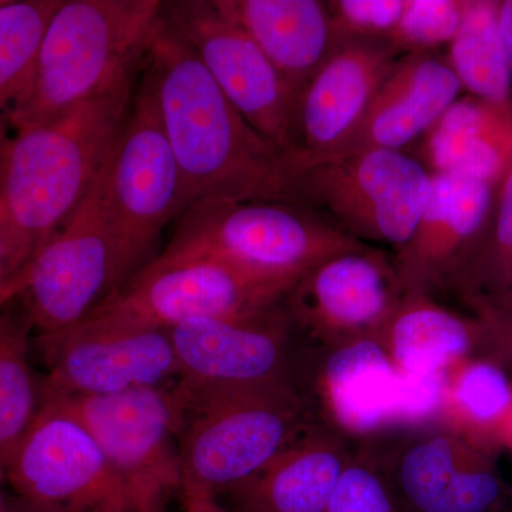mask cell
Instances as JSON below:
<instances>
[{"mask_svg":"<svg viewBox=\"0 0 512 512\" xmlns=\"http://www.w3.org/2000/svg\"><path fill=\"white\" fill-rule=\"evenodd\" d=\"M141 72L156 97L187 207L201 200L291 202L285 154L242 117L161 13Z\"/></svg>","mask_w":512,"mask_h":512,"instance_id":"cell-1","label":"cell"},{"mask_svg":"<svg viewBox=\"0 0 512 512\" xmlns=\"http://www.w3.org/2000/svg\"><path fill=\"white\" fill-rule=\"evenodd\" d=\"M136 77L0 141V232L16 274L79 208L103 170Z\"/></svg>","mask_w":512,"mask_h":512,"instance_id":"cell-2","label":"cell"},{"mask_svg":"<svg viewBox=\"0 0 512 512\" xmlns=\"http://www.w3.org/2000/svg\"><path fill=\"white\" fill-rule=\"evenodd\" d=\"M160 0H62L40 40L10 133L42 126L141 72Z\"/></svg>","mask_w":512,"mask_h":512,"instance_id":"cell-3","label":"cell"},{"mask_svg":"<svg viewBox=\"0 0 512 512\" xmlns=\"http://www.w3.org/2000/svg\"><path fill=\"white\" fill-rule=\"evenodd\" d=\"M183 487L218 497L262 470L315 423L292 380L256 386L170 387Z\"/></svg>","mask_w":512,"mask_h":512,"instance_id":"cell-4","label":"cell"},{"mask_svg":"<svg viewBox=\"0 0 512 512\" xmlns=\"http://www.w3.org/2000/svg\"><path fill=\"white\" fill-rule=\"evenodd\" d=\"M366 247L322 215L292 202L201 200L175 221L164 258L222 259L299 281L332 256Z\"/></svg>","mask_w":512,"mask_h":512,"instance_id":"cell-5","label":"cell"},{"mask_svg":"<svg viewBox=\"0 0 512 512\" xmlns=\"http://www.w3.org/2000/svg\"><path fill=\"white\" fill-rule=\"evenodd\" d=\"M433 175L406 151L367 150L293 168L291 202L366 245L394 252L412 239L429 202Z\"/></svg>","mask_w":512,"mask_h":512,"instance_id":"cell-6","label":"cell"},{"mask_svg":"<svg viewBox=\"0 0 512 512\" xmlns=\"http://www.w3.org/2000/svg\"><path fill=\"white\" fill-rule=\"evenodd\" d=\"M296 282L207 256L158 255L82 322L170 330L195 319L249 318L282 305Z\"/></svg>","mask_w":512,"mask_h":512,"instance_id":"cell-7","label":"cell"},{"mask_svg":"<svg viewBox=\"0 0 512 512\" xmlns=\"http://www.w3.org/2000/svg\"><path fill=\"white\" fill-rule=\"evenodd\" d=\"M20 274L18 301L39 336L72 329L136 274L111 221L103 170L72 217Z\"/></svg>","mask_w":512,"mask_h":512,"instance_id":"cell-8","label":"cell"},{"mask_svg":"<svg viewBox=\"0 0 512 512\" xmlns=\"http://www.w3.org/2000/svg\"><path fill=\"white\" fill-rule=\"evenodd\" d=\"M140 74L137 92L103 167L111 221L136 272L147 265V256L164 228L187 208L183 177L156 97L147 77Z\"/></svg>","mask_w":512,"mask_h":512,"instance_id":"cell-9","label":"cell"},{"mask_svg":"<svg viewBox=\"0 0 512 512\" xmlns=\"http://www.w3.org/2000/svg\"><path fill=\"white\" fill-rule=\"evenodd\" d=\"M3 471L36 512H137L99 444L55 400L43 402Z\"/></svg>","mask_w":512,"mask_h":512,"instance_id":"cell-10","label":"cell"},{"mask_svg":"<svg viewBox=\"0 0 512 512\" xmlns=\"http://www.w3.org/2000/svg\"><path fill=\"white\" fill-rule=\"evenodd\" d=\"M49 400L89 431L126 485L137 512H164L165 501L183 485L170 387Z\"/></svg>","mask_w":512,"mask_h":512,"instance_id":"cell-11","label":"cell"},{"mask_svg":"<svg viewBox=\"0 0 512 512\" xmlns=\"http://www.w3.org/2000/svg\"><path fill=\"white\" fill-rule=\"evenodd\" d=\"M161 18L190 46L242 117L288 157L295 96L254 40L215 0L163 2Z\"/></svg>","mask_w":512,"mask_h":512,"instance_id":"cell-12","label":"cell"},{"mask_svg":"<svg viewBox=\"0 0 512 512\" xmlns=\"http://www.w3.org/2000/svg\"><path fill=\"white\" fill-rule=\"evenodd\" d=\"M404 295L393 258L366 247L332 256L292 286L284 308L323 352L376 338Z\"/></svg>","mask_w":512,"mask_h":512,"instance_id":"cell-13","label":"cell"},{"mask_svg":"<svg viewBox=\"0 0 512 512\" xmlns=\"http://www.w3.org/2000/svg\"><path fill=\"white\" fill-rule=\"evenodd\" d=\"M39 342L49 366L42 379L43 402L171 387L181 377L168 330L82 322L57 335L39 336Z\"/></svg>","mask_w":512,"mask_h":512,"instance_id":"cell-14","label":"cell"},{"mask_svg":"<svg viewBox=\"0 0 512 512\" xmlns=\"http://www.w3.org/2000/svg\"><path fill=\"white\" fill-rule=\"evenodd\" d=\"M370 441L362 451L380 471L403 512H501L500 478L471 466L461 441L436 424Z\"/></svg>","mask_w":512,"mask_h":512,"instance_id":"cell-15","label":"cell"},{"mask_svg":"<svg viewBox=\"0 0 512 512\" xmlns=\"http://www.w3.org/2000/svg\"><path fill=\"white\" fill-rule=\"evenodd\" d=\"M404 55L387 37L338 36L296 97L286 157L291 171L330 156L348 140Z\"/></svg>","mask_w":512,"mask_h":512,"instance_id":"cell-16","label":"cell"},{"mask_svg":"<svg viewBox=\"0 0 512 512\" xmlns=\"http://www.w3.org/2000/svg\"><path fill=\"white\" fill-rule=\"evenodd\" d=\"M293 328L282 305L242 319H195L168 330L180 380L197 387H244L292 380Z\"/></svg>","mask_w":512,"mask_h":512,"instance_id":"cell-17","label":"cell"},{"mask_svg":"<svg viewBox=\"0 0 512 512\" xmlns=\"http://www.w3.org/2000/svg\"><path fill=\"white\" fill-rule=\"evenodd\" d=\"M497 185L458 175H433L419 225L393 256L404 293L433 295L448 285L483 232Z\"/></svg>","mask_w":512,"mask_h":512,"instance_id":"cell-18","label":"cell"},{"mask_svg":"<svg viewBox=\"0 0 512 512\" xmlns=\"http://www.w3.org/2000/svg\"><path fill=\"white\" fill-rule=\"evenodd\" d=\"M461 89L447 59L433 52L404 55L380 84L348 140L320 160L367 150L404 151L446 113Z\"/></svg>","mask_w":512,"mask_h":512,"instance_id":"cell-19","label":"cell"},{"mask_svg":"<svg viewBox=\"0 0 512 512\" xmlns=\"http://www.w3.org/2000/svg\"><path fill=\"white\" fill-rule=\"evenodd\" d=\"M352 454L342 431L315 421L225 495L234 504L232 512H325Z\"/></svg>","mask_w":512,"mask_h":512,"instance_id":"cell-20","label":"cell"},{"mask_svg":"<svg viewBox=\"0 0 512 512\" xmlns=\"http://www.w3.org/2000/svg\"><path fill=\"white\" fill-rule=\"evenodd\" d=\"M316 389L330 424L356 436L396 429L400 372L376 338L323 352Z\"/></svg>","mask_w":512,"mask_h":512,"instance_id":"cell-21","label":"cell"},{"mask_svg":"<svg viewBox=\"0 0 512 512\" xmlns=\"http://www.w3.org/2000/svg\"><path fill=\"white\" fill-rule=\"evenodd\" d=\"M271 60L298 97L338 40L328 2L319 0H215Z\"/></svg>","mask_w":512,"mask_h":512,"instance_id":"cell-22","label":"cell"},{"mask_svg":"<svg viewBox=\"0 0 512 512\" xmlns=\"http://www.w3.org/2000/svg\"><path fill=\"white\" fill-rule=\"evenodd\" d=\"M419 141L414 157L431 175L498 184L512 163V103L457 99Z\"/></svg>","mask_w":512,"mask_h":512,"instance_id":"cell-23","label":"cell"},{"mask_svg":"<svg viewBox=\"0 0 512 512\" xmlns=\"http://www.w3.org/2000/svg\"><path fill=\"white\" fill-rule=\"evenodd\" d=\"M473 326L434 301L433 295L404 293L376 339L397 370L412 375L446 372L466 355Z\"/></svg>","mask_w":512,"mask_h":512,"instance_id":"cell-24","label":"cell"},{"mask_svg":"<svg viewBox=\"0 0 512 512\" xmlns=\"http://www.w3.org/2000/svg\"><path fill=\"white\" fill-rule=\"evenodd\" d=\"M30 325L18 298L0 312V467L13 453L43 404L42 380L29 362ZM5 473V471H3Z\"/></svg>","mask_w":512,"mask_h":512,"instance_id":"cell-25","label":"cell"},{"mask_svg":"<svg viewBox=\"0 0 512 512\" xmlns=\"http://www.w3.org/2000/svg\"><path fill=\"white\" fill-rule=\"evenodd\" d=\"M500 2H463L460 26L450 42L448 63L461 86L478 99L512 103V73L498 22Z\"/></svg>","mask_w":512,"mask_h":512,"instance_id":"cell-26","label":"cell"},{"mask_svg":"<svg viewBox=\"0 0 512 512\" xmlns=\"http://www.w3.org/2000/svg\"><path fill=\"white\" fill-rule=\"evenodd\" d=\"M62 0H3L0 5V141L28 79L40 40Z\"/></svg>","mask_w":512,"mask_h":512,"instance_id":"cell-27","label":"cell"},{"mask_svg":"<svg viewBox=\"0 0 512 512\" xmlns=\"http://www.w3.org/2000/svg\"><path fill=\"white\" fill-rule=\"evenodd\" d=\"M448 285L478 298H493L512 285V163L495 190L483 232Z\"/></svg>","mask_w":512,"mask_h":512,"instance_id":"cell-28","label":"cell"},{"mask_svg":"<svg viewBox=\"0 0 512 512\" xmlns=\"http://www.w3.org/2000/svg\"><path fill=\"white\" fill-rule=\"evenodd\" d=\"M512 387L503 370L491 363L474 362L456 376L448 372L446 414H460L477 424H490L510 410Z\"/></svg>","mask_w":512,"mask_h":512,"instance_id":"cell-29","label":"cell"},{"mask_svg":"<svg viewBox=\"0 0 512 512\" xmlns=\"http://www.w3.org/2000/svg\"><path fill=\"white\" fill-rule=\"evenodd\" d=\"M463 2L458 0H404L399 23L389 39L403 53H430L450 45L460 26Z\"/></svg>","mask_w":512,"mask_h":512,"instance_id":"cell-30","label":"cell"},{"mask_svg":"<svg viewBox=\"0 0 512 512\" xmlns=\"http://www.w3.org/2000/svg\"><path fill=\"white\" fill-rule=\"evenodd\" d=\"M325 512H403L375 464L352 454Z\"/></svg>","mask_w":512,"mask_h":512,"instance_id":"cell-31","label":"cell"},{"mask_svg":"<svg viewBox=\"0 0 512 512\" xmlns=\"http://www.w3.org/2000/svg\"><path fill=\"white\" fill-rule=\"evenodd\" d=\"M338 36L392 35L404 9V0H336L328 2Z\"/></svg>","mask_w":512,"mask_h":512,"instance_id":"cell-32","label":"cell"},{"mask_svg":"<svg viewBox=\"0 0 512 512\" xmlns=\"http://www.w3.org/2000/svg\"><path fill=\"white\" fill-rule=\"evenodd\" d=\"M483 311L488 325L512 332V285L493 298L485 299Z\"/></svg>","mask_w":512,"mask_h":512,"instance_id":"cell-33","label":"cell"},{"mask_svg":"<svg viewBox=\"0 0 512 512\" xmlns=\"http://www.w3.org/2000/svg\"><path fill=\"white\" fill-rule=\"evenodd\" d=\"M181 497H183L185 512H229L218 501V497L205 491L195 490V488H181Z\"/></svg>","mask_w":512,"mask_h":512,"instance_id":"cell-34","label":"cell"},{"mask_svg":"<svg viewBox=\"0 0 512 512\" xmlns=\"http://www.w3.org/2000/svg\"><path fill=\"white\" fill-rule=\"evenodd\" d=\"M498 22H500L501 39L512 73V0L500 2L498 6Z\"/></svg>","mask_w":512,"mask_h":512,"instance_id":"cell-35","label":"cell"},{"mask_svg":"<svg viewBox=\"0 0 512 512\" xmlns=\"http://www.w3.org/2000/svg\"><path fill=\"white\" fill-rule=\"evenodd\" d=\"M20 291H22V275H20V272L0 278V312L10 302L18 298Z\"/></svg>","mask_w":512,"mask_h":512,"instance_id":"cell-36","label":"cell"},{"mask_svg":"<svg viewBox=\"0 0 512 512\" xmlns=\"http://www.w3.org/2000/svg\"><path fill=\"white\" fill-rule=\"evenodd\" d=\"M9 275L13 274L10 272L8 249H6L5 239H3L2 232H0V278Z\"/></svg>","mask_w":512,"mask_h":512,"instance_id":"cell-37","label":"cell"},{"mask_svg":"<svg viewBox=\"0 0 512 512\" xmlns=\"http://www.w3.org/2000/svg\"><path fill=\"white\" fill-rule=\"evenodd\" d=\"M3 0H0V5H2Z\"/></svg>","mask_w":512,"mask_h":512,"instance_id":"cell-38","label":"cell"},{"mask_svg":"<svg viewBox=\"0 0 512 512\" xmlns=\"http://www.w3.org/2000/svg\"><path fill=\"white\" fill-rule=\"evenodd\" d=\"M229 512H232V511H229Z\"/></svg>","mask_w":512,"mask_h":512,"instance_id":"cell-39","label":"cell"}]
</instances>
